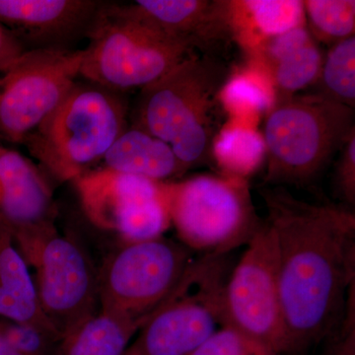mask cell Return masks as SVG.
Here are the masks:
<instances>
[{"mask_svg":"<svg viewBox=\"0 0 355 355\" xmlns=\"http://www.w3.org/2000/svg\"><path fill=\"white\" fill-rule=\"evenodd\" d=\"M261 197L277 249V275L287 354L316 345L343 320L355 277V216L298 200L284 187Z\"/></svg>","mask_w":355,"mask_h":355,"instance_id":"cell-1","label":"cell"},{"mask_svg":"<svg viewBox=\"0 0 355 355\" xmlns=\"http://www.w3.org/2000/svg\"><path fill=\"white\" fill-rule=\"evenodd\" d=\"M80 77L121 93L144 88L198 55L104 2L87 35Z\"/></svg>","mask_w":355,"mask_h":355,"instance_id":"cell-5","label":"cell"},{"mask_svg":"<svg viewBox=\"0 0 355 355\" xmlns=\"http://www.w3.org/2000/svg\"><path fill=\"white\" fill-rule=\"evenodd\" d=\"M303 3L311 30L322 41L336 44L354 36V0H307Z\"/></svg>","mask_w":355,"mask_h":355,"instance_id":"cell-24","label":"cell"},{"mask_svg":"<svg viewBox=\"0 0 355 355\" xmlns=\"http://www.w3.org/2000/svg\"><path fill=\"white\" fill-rule=\"evenodd\" d=\"M73 183L88 220L123 242L161 237L171 226L166 182L101 168Z\"/></svg>","mask_w":355,"mask_h":355,"instance_id":"cell-11","label":"cell"},{"mask_svg":"<svg viewBox=\"0 0 355 355\" xmlns=\"http://www.w3.org/2000/svg\"><path fill=\"white\" fill-rule=\"evenodd\" d=\"M125 355H133L132 352H130V350L128 349L127 354Z\"/></svg>","mask_w":355,"mask_h":355,"instance_id":"cell-31","label":"cell"},{"mask_svg":"<svg viewBox=\"0 0 355 355\" xmlns=\"http://www.w3.org/2000/svg\"><path fill=\"white\" fill-rule=\"evenodd\" d=\"M261 51L277 100L291 97L319 79L323 55L305 26L265 40Z\"/></svg>","mask_w":355,"mask_h":355,"instance_id":"cell-16","label":"cell"},{"mask_svg":"<svg viewBox=\"0 0 355 355\" xmlns=\"http://www.w3.org/2000/svg\"><path fill=\"white\" fill-rule=\"evenodd\" d=\"M140 328L135 322L99 311L62 336L53 355H125Z\"/></svg>","mask_w":355,"mask_h":355,"instance_id":"cell-19","label":"cell"},{"mask_svg":"<svg viewBox=\"0 0 355 355\" xmlns=\"http://www.w3.org/2000/svg\"><path fill=\"white\" fill-rule=\"evenodd\" d=\"M166 193L171 225L193 253L228 254L246 246L263 223L242 178L198 175L166 182Z\"/></svg>","mask_w":355,"mask_h":355,"instance_id":"cell-6","label":"cell"},{"mask_svg":"<svg viewBox=\"0 0 355 355\" xmlns=\"http://www.w3.org/2000/svg\"><path fill=\"white\" fill-rule=\"evenodd\" d=\"M211 153L224 175L247 180L265 162V139L253 125L233 121L217 132Z\"/></svg>","mask_w":355,"mask_h":355,"instance_id":"cell-21","label":"cell"},{"mask_svg":"<svg viewBox=\"0 0 355 355\" xmlns=\"http://www.w3.org/2000/svg\"><path fill=\"white\" fill-rule=\"evenodd\" d=\"M0 318L39 327L60 340L40 306L34 277L12 233L0 218Z\"/></svg>","mask_w":355,"mask_h":355,"instance_id":"cell-17","label":"cell"},{"mask_svg":"<svg viewBox=\"0 0 355 355\" xmlns=\"http://www.w3.org/2000/svg\"><path fill=\"white\" fill-rule=\"evenodd\" d=\"M84 50L24 51L0 69V137L22 144L80 77Z\"/></svg>","mask_w":355,"mask_h":355,"instance_id":"cell-9","label":"cell"},{"mask_svg":"<svg viewBox=\"0 0 355 355\" xmlns=\"http://www.w3.org/2000/svg\"><path fill=\"white\" fill-rule=\"evenodd\" d=\"M246 12L248 22L260 33L263 41L279 36L305 26V10L303 1L298 0H249L237 1Z\"/></svg>","mask_w":355,"mask_h":355,"instance_id":"cell-23","label":"cell"},{"mask_svg":"<svg viewBox=\"0 0 355 355\" xmlns=\"http://www.w3.org/2000/svg\"><path fill=\"white\" fill-rule=\"evenodd\" d=\"M227 254L195 259L169 298L144 322L133 355H191L224 324Z\"/></svg>","mask_w":355,"mask_h":355,"instance_id":"cell-8","label":"cell"},{"mask_svg":"<svg viewBox=\"0 0 355 355\" xmlns=\"http://www.w3.org/2000/svg\"><path fill=\"white\" fill-rule=\"evenodd\" d=\"M24 51L12 33L0 23V69L19 57Z\"/></svg>","mask_w":355,"mask_h":355,"instance_id":"cell-28","label":"cell"},{"mask_svg":"<svg viewBox=\"0 0 355 355\" xmlns=\"http://www.w3.org/2000/svg\"><path fill=\"white\" fill-rule=\"evenodd\" d=\"M100 163L104 169L160 183L187 171L171 146L133 125L116 139Z\"/></svg>","mask_w":355,"mask_h":355,"instance_id":"cell-18","label":"cell"},{"mask_svg":"<svg viewBox=\"0 0 355 355\" xmlns=\"http://www.w3.org/2000/svg\"><path fill=\"white\" fill-rule=\"evenodd\" d=\"M336 172L338 190L350 205L355 202V132H352L345 144Z\"/></svg>","mask_w":355,"mask_h":355,"instance_id":"cell-27","label":"cell"},{"mask_svg":"<svg viewBox=\"0 0 355 355\" xmlns=\"http://www.w3.org/2000/svg\"><path fill=\"white\" fill-rule=\"evenodd\" d=\"M224 324L273 355L287 354L277 275V249L266 220L233 266L223 292Z\"/></svg>","mask_w":355,"mask_h":355,"instance_id":"cell-10","label":"cell"},{"mask_svg":"<svg viewBox=\"0 0 355 355\" xmlns=\"http://www.w3.org/2000/svg\"><path fill=\"white\" fill-rule=\"evenodd\" d=\"M42 170L23 154L0 144V218L28 265L58 232L57 202Z\"/></svg>","mask_w":355,"mask_h":355,"instance_id":"cell-13","label":"cell"},{"mask_svg":"<svg viewBox=\"0 0 355 355\" xmlns=\"http://www.w3.org/2000/svg\"><path fill=\"white\" fill-rule=\"evenodd\" d=\"M128 116L121 93L77 80L22 144L51 178L60 183L74 182L101 162L127 130Z\"/></svg>","mask_w":355,"mask_h":355,"instance_id":"cell-3","label":"cell"},{"mask_svg":"<svg viewBox=\"0 0 355 355\" xmlns=\"http://www.w3.org/2000/svg\"><path fill=\"white\" fill-rule=\"evenodd\" d=\"M343 349H340V355H354V331L349 333L347 342L343 343Z\"/></svg>","mask_w":355,"mask_h":355,"instance_id":"cell-29","label":"cell"},{"mask_svg":"<svg viewBox=\"0 0 355 355\" xmlns=\"http://www.w3.org/2000/svg\"><path fill=\"white\" fill-rule=\"evenodd\" d=\"M320 94L354 108L355 105V37L334 44L324 60L319 79Z\"/></svg>","mask_w":355,"mask_h":355,"instance_id":"cell-22","label":"cell"},{"mask_svg":"<svg viewBox=\"0 0 355 355\" xmlns=\"http://www.w3.org/2000/svg\"><path fill=\"white\" fill-rule=\"evenodd\" d=\"M195 253L161 236L123 242L98 268L100 312L142 327L179 286Z\"/></svg>","mask_w":355,"mask_h":355,"instance_id":"cell-7","label":"cell"},{"mask_svg":"<svg viewBox=\"0 0 355 355\" xmlns=\"http://www.w3.org/2000/svg\"><path fill=\"white\" fill-rule=\"evenodd\" d=\"M29 266L41 309L60 338L99 313L98 268L73 234L51 236Z\"/></svg>","mask_w":355,"mask_h":355,"instance_id":"cell-12","label":"cell"},{"mask_svg":"<svg viewBox=\"0 0 355 355\" xmlns=\"http://www.w3.org/2000/svg\"><path fill=\"white\" fill-rule=\"evenodd\" d=\"M119 7L125 15L202 55L214 57L235 38L231 1L137 0Z\"/></svg>","mask_w":355,"mask_h":355,"instance_id":"cell-14","label":"cell"},{"mask_svg":"<svg viewBox=\"0 0 355 355\" xmlns=\"http://www.w3.org/2000/svg\"><path fill=\"white\" fill-rule=\"evenodd\" d=\"M229 77L225 65L195 55L141 88L132 125L171 146L187 170L211 153L217 135L220 93Z\"/></svg>","mask_w":355,"mask_h":355,"instance_id":"cell-2","label":"cell"},{"mask_svg":"<svg viewBox=\"0 0 355 355\" xmlns=\"http://www.w3.org/2000/svg\"><path fill=\"white\" fill-rule=\"evenodd\" d=\"M354 112L321 94L291 96L266 116V184L303 186L324 169L354 130Z\"/></svg>","mask_w":355,"mask_h":355,"instance_id":"cell-4","label":"cell"},{"mask_svg":"<svg viewBox=\"0 0 355 355\" xmlns=\"http://www.w3.org/2000/svg\"><path fill=\"white\" fill-rule=\"evenodd\" d=\"M105 1L0 0V23L25 51L74 50L87 35Z\"/></svg>","mask_w":355,"mask_h":355,"instance_id":"cell-15","label":"cell"},{"mask_svg":"<svg viewBox=\"0 0 355 355\" xmlns=\"http://www.w3.org/2000/svg\"><path fill=\"white\" fill-rule=\"evenodd\" d=\"M191 355H273L239 331L222 324Z\"/></svg>","mask_w":355,"mask_h":355,"instance_id":"cell-26","label":"cell"},{"mask_svg":"<svg viewBox=\"0 0 355 355\" xmlns=\"http://www.w3.org/2000/svg\"><path fill=\"white\" fill-rule=\"evenodd\" d=\"M219 102L239 123L252 125L251 120L272 111L277 95L263 65L254 64L229 76L219 93Z\"/></svg>","mask_w":355,"mask_h":355,"instance_id":"cell-20","label":"cell"},{"mask_svg":"<svg viewBox=\"0 0 355 355\" xmlns=\"http://www.w3.org/2000/svg\"><path fill=\"white\" fill-rule=\"evenodd\" d=\"M0 355H20L6 343L1 335H0Z\"/></svg>","mask_w":355,"mask_h":355,"instance_id":"cell-30","label":"cell"},{"mask_svg":"<svg viewBox=\"0 0 355 355\" xmlns=\"http://www.w3.org/2000/svg\"><path fill=\"white\" fill-rule=\"evenodd\" d=\"M0 335L20 355H53L58 340L32 324L0 318Z\"/></svg>","mask_w":355,"mask_h":355,"instance_id":"cell-25","label":"cell"}]
</instances>
